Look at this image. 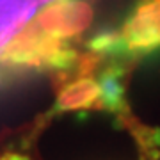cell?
Masks as SVG:
<instances>
[{
  "label": "cell",
  "mask_w": 160,
  "mask_h": 160,
  "mask_svg": "<svg viewBox=\"0 0 160 160\" xmlns=\"http://www.w3.org/2000/svg\"><path fill=\"white\" fill-rule=\"evenodd\" d=\"M89 7L84 4H57L38 16V29L50 38H68L84 29L89 22Z\"/></svg>",
  "instance_id": "6da1fadb"
},
{
  "label": "cell",
  "mask_w": 160,
  "mask_h": 160,
  "mask_svg": "<svg viewBox=\"0 0 160 160\" xmlns=\"http://www.w3.org/2000/svg\"><path fill=\"white\" fill-rule=\"evenodd\" d=\"M126 43L144 50L160 43V0H148L137 9L125 29Z\"/></svg>",
  "instance_id": "7a4b0ae2"
},
{
  "label": "cell",
  "mask_w": 160,
  "mask_h": 160,
  "mask_svg": "<svg viewBox=\"0 0 160 160\" xmlns=\"http://www.w3.org/2000/svg\"><path fill=\"white\" fill-rule=\"evenodd\" d=\"M103 92L98 87L96 82L89 78L78 80L71 86H68L59 96V107L62 110H73V109H87L98 98H102Z\"/></svg>",
  "instance_id": "3957f363"
},
{
  "label": "cell",
  "mask_w": 160,
  "mask_h": 160,
  "mask_svg": "<svg viewBox=\"0 0 160 160\" xmlns=\"http://www.w3.org/2000/svg\"><path fill=\"white\" fill-rule=\"evenodd\" d=\"M0 160H25L23 157H18V155H6V157H2Z\"/></svg>",
  "instance_id": "277c9868"
}]
</instances>
